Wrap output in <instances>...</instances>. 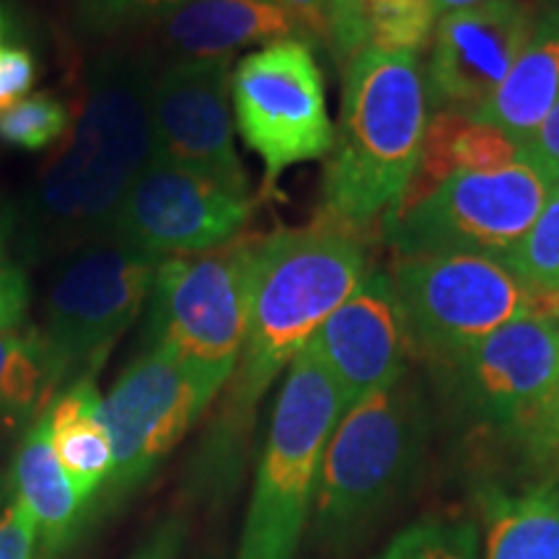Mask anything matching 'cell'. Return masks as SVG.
<instances>
[{
	"instance_id": "cell-1",
	"label": "cell",
	"mask_w": 559,
	"mask_h": 559,
	"mask_svg": "<svg viewBox=\"0 0 559 559\" xmlns=\"http://www.w3.org/2000/svg\"><path fill=\"white\" fill-rule=\"evenodd\" d=\"M366 272L360 230L330 218L251 239L247 337L194 461L202 487L226 489L239 479L264 394Z\"/></svg>"
},
{
	"instance_id": "cell-2",
	"label": "cell",
	"mask_w": 559,
	"mask_h": 559,
	"mask_svg": "<svg viewBox=\"0 0 559 559\" xmlns=\"http://www.w3.org/2000/svg\"><path fill=\"white\" fill-rule=\"evenodd\" d=\"M151 47H111L88 70L86 99L62 148L41 166L13 213L21 260L45 262L111 234L153 158Z\"/></svg>"
},
{
	"instance_id": "cell-3",
	"label": "cell",
	"mask_w": 559,
	"mask_h": 559,
	"mask_svg": "<svg viewBox=\"0 0 559 559\" xmlns=\"http://www.w3.org/2000/svg\"><path fill=\"white\" fill-rule=\"evenodd\" d=\"M428 91L419 52L366 47L345 62L340 122L326 158L321 218L366 230L383 221L419 164Z\"/></svg>"
},
{
	"instance_id": "cell-4",
	"label": "cell",
	"mask_w": 559,
	"mask_h": 559,
	"mask_svg": "<svg viewBox=\"0 0 559 559\" xmlns=\"http://www.w3.org/2000/svg\"><path fill=\"white\" fill-rule=\"evenodd\" d=\"M430 443V407L415 370L342 412L321 459L311 536L342 555L415 487Z\"/></svg>"
},
{
	"instance_id": "cell-5",
	"label": "cell",
	"mask_w": 559,
	"mask_h": 559,
	"mask_svg": "<svg viewBox=\"0 0 559 559\" xmlns=\"http://www.w3.org/2000/svg\"><path fill=\"white\" fill-rule=\"evenodd\" d=\"M342 412L337 383L304 347L272 407L236 559H296L311 523L321 459Z\"/></svg>"
},
{
	"instance_id": "cell-6",
	"label": "cell",
	"mask_w": 559,
	"mask_h": 559,
	"mask_svg": "<svg viewBox=\"0 0 559 559\" xmlns=\"http://www.w3.org/2000/svg\"><path fill=\"white\" fill-rule=\"evenodd\" d=\"M251 241L158 264L145 300L143 349L169 355L218 400L239 362L249 319Z\"/></svg>"
},
{
	"instance_id": "cell-7",
	"label": "cell",
	"mask_w": 559,
	"mask_h": 559,
	"mask_svg": "<svg viewBox=\"0 0 559 559\" xmlns=\"http://www.w3.org/2000/svg\"><path fill=\"white\" fill-rule=\"evenodd\" d=\"M551 181L526 158L502 169L453 174L383 215V241L400 260L477 254L502 260L539 218Z\"/></svg>"
},
{
	"instance_id": "cell-8",
	"label": "cell",
	"mask_w": 559,
	"mask_h": 559,
	"mask_svg": "<svg viewBox=\"0 0 559 559\" xmlns=\"http://www.w3.org/2000/svg\"><path fill=\"white\" fill-rule=\"evenodd\" d=\"M160 262L111 234L60 257L39 326L60 391L96 376L143 313Z\"/></svg>"
},
{
	"instance_id": "cell-9",
	"label": "cell",
	"mask_w": 559,
	"mask_h": 559,
	"mask_svg": "<svg viewBox=\"0 0 559 559\" xmlns=\"http://www.w3.org/2000/svg\"><path fill=\"white\" fill-rule=\"evenodd\" d=\"M412 349L428 366L453 358L508 321L557 311L526 290L506 264L477 254L400 260L391 272Z\"/></svg>"
},
{
	"instance_id": "cell-10",
	"label": "cell",
	"mask_w": 559,
	"mask_h": 559,
	"mask_svg": "<svg viewBox=\"0 0 559 559\" xmlns=\"http://www.w3.org/2000/svg\"><path fill=\"white\" fill-rule=\"evenodd\" d=\"M230 102L243 143L264 166L262 194L293 166L330 156L324 73L306 39H277L243 55L230 73Z\"/></svg>"
},
{
	"instance_id": "cell-11",
	"label": "cell",
	"mask_w": 559,
	"mask_h": 559,
	"mask_svg": "<svg viewBox=\"0 0 559 559\" xmlns=\"http://www.w3.org/2000/svg\"><path fill=\"white\" fill-rule=\"evenodd\" d=\"M559 368V311L513 319L430 366L456 423L510 438L544 400Z\"/></svg>"
},
{
	"instance_id": "cell-12",
	"label": "cell",
	"mask_w": 559,
	"mask_h": 559,
	"mask_svg": "<svg viewBox=\"0 0 559 559\" xmlns=\"http://www.w3.org/2000/svg\"><path fill=\"white\" fill-rule=\"evenodd\" d=\"M213 402L198 376L169 355L143 349L104 396L111 472L102 492L122 500L143 485Z\"/></svg>"
},
{
	"instance_id": "cell-13",
	"label": "cell",
	"mask_w": 559,
	"mask_h": 559,
	"mask_svg": "<svg viewBox=\"0 0 559 559\" xmlns=\"http://www.w3.org/2000/svg\"><path fill=\"white\" fill-rule=\"evenodd\" d=\"M254 213L249 192L207 174L151 158L117 213L111 236L145 254L169 260L236 241Z\"/></svg>"
},
{
	"instance_id": "cell-14",
	"label": "cell",
	"mask_w": 559,
	"mask_h": 559,
	"mask_svg": "<svg viewBox=\"0 0 559 559\" xmlns=\"http://www.w3.org/2000/svg\"><path fill=\"white\" fill-rule=\"evenodd\" d=\"M230 73V60L158 62L151 88L153 158L249 192V174L234 145Z\"/></svg>"
},
{
	"instance_id": "cell-15",
	"label": "cell",
	"mask_w": 559,
	"mask_h": 559,
	"mask_svg": "<svg viewBox=\"0 0 559 559\" xmlns=\"http://www.w3.org/2000/svg\"><path fill=\"white\" fill-rule=\"evenodd\" d=\"M539 9L528 0H489L438 19L425 66L432 111L477 117L534 32Z\"/></svg>"
},
{
	"instance_id": "cell-16",
	"label": "cell",
	"mask_w": 559,
	"mask_h": 559,
	"mask_svg": "<svg viewBox=\"0 0 559 559\" xmlns=\"http://www.w3.org/2000/svg\"><path fill=\"white\" fill-rule=\"evenodd\" d=\"M306 347L337 383L345 409L402 379L415 349L391 275L368 270Z\"/></svg>"
},
{
	"instance_id": "cell-17",
	"label": "cell",
	"mask_w": 559,
	"mask_h": 559,
	"mask_svg": "<svg viewBox=\"0 0 559 559\" xmlns=\"http://www.w3.org/2000/svg\"><path fill=\"white\" fill-rule=\"evenodd\" d=\"M148 32L158 62L230 60L251 45L304 39L277 0H190Z\"/></svg>"
},
{
	"instance_id": "cell-18",
	"label": "cell",
	"mask_w": 559,
	"mask_h": 559,
	"mask_svg": "<svg viewBox=\"0 0 559 559\" xmlns=\"http://www.w3.org/2000/svg\"><path fill=\"white\" fill-rule=\"evenodd\" d=\"M13 498L21 500L37 523L41 557L52 559L73 539L86 502L60 466L50 443L45 412L32 417L11 466Z\"/></svg>"
},
{
	"instance_id": "cell-19",
	"label": "cell",
	"mask_w": 559,
	"mask_h": 559,
	"mask_svg": "<svg viewBox=\"0 0 559 559\" xmlns=\"http://www.w3.org/2000/svg\"><path fill=\"white\" fill-rule=\"evenodd\" d=\"M559 102V24L539 9L534 32L495 96L474 120L526 145Z\"/></svg>"
},
{
	"instance_id": "cell-20",
	"label": "cell",
	"mask_w": 559,
	"mask_h": 559,
	"mask_svg": "<svg viewBox=\"0 0 559 559\" xmlns=\"http://www.w3.org/2000/svg\"><path fill=\"white\" fill-rule=\"evenodd\" d=\"M485 534L479 559H559V481L479 489Z\"/></svg>"
},
{
	"instance_id": "cell-21",
	"label": "cell",
	"mask_w": 559,
	"mask_h": 559,
	"mask_svg": "<svg viewBox=\"0 0 559 559\" xmlns=\"http://www.w3.org/2000/svg\"><path fill=\"white\" fill-rule=\"evenodd\" d=\"M50 443L83 502L94 500L111 472V438L96 376L68 383L45 409Z\"/></svg>"
},
{
	"instance_id": "cell-22",
	"label": "cell",
	"mask_w": 559,
	"mask_h": 559,
	"mask_svg": "<svg viewBox=\"0 0 559 559\" xmlns=\"http://www.w3.org/2000/svg\"><path fill=\"white\" fill-rule=\"evenodd\" d=\"M523 160V145L492 124L453 111L428 117L423 153L402 200H415L461 171H487Z\"/></svg>"
},
{
	"instance_id": "cell-23",
	"label": "cell",
	"mask_w": 559,
	"mask_h": 559,
	"mask_svg": "<svg viewBox=\"0 0 559 559\" xmlns=\"http://www.w3.org/2000/svg\"><path fill=\"white\" fill-rule=\"evenodd\" d=\"M58 394L41 332L26 324L0 332V423L37 417Z\"/></svg>"
},
{
	"instance_id": "cell-24",
	"label": "cell",
	"mask_w": 559,
	"mask_h": 559,
	"mask_svg": "<svg viewBox=\"0 0 559 559\" xmlns=\"http://www.w3.org/2000/svg\"><path fill=\"white\" fill-rule=\"evenodd\" d=\"M544 304L559 300V181L551 187L539 218L500 260Z\"/></svg>"
},
{
	"instance_id": "cell-25",
	"label": "cell",
	"mask_w": 559,
	"mask_h": 559,
	"mask_svg": "<svg viewBox=\"0 0 559 559\" xmlns=\"http://www.w3.org/2000/svg\"><path fill=\"white\" fill-rule=\"evenodd\" d=\"M190 0H68L79 37L111 41L148 32Z\"/></svg>"
},
{
	"instance_id": "cell-26",
	"label": "cell",
	"mask_w": 559,
	"mask_h": 559,
	"mask_svg": "<svg viewBox=\"0 0 559 559\" xmlns=\"http://www.w3.org/2000/svg\"><path fill=\"white\" fill-rule=\"evenodd\" d=\"M479 547L472 521L432 515L400 531L376 559H479Z\"/></svg>"
},
{
	"instance_id": "cell-27",
	"label": "cell",
	"mask_w": 559,
	"mask_h": 559,
	"mask_svg": "<svg viewBox=\"0 0 559 559\" xmlns=\"http://www.w3.org/2000/svg\"><path fill=\"white\" fill-rule=\"evenodd\" d=\"M508 440L531 481H559V368L544 400Z\"/></svg>"
},
{
	"instance_id": "cell-28",
	"label": "cell",
	"mask_w": 559,
	"mask_h": 559,
	"mask_svg": "<svg viewBox=\"0 0 559 559\" xmlns=\"http://www.w3.org/2000/svg\"><path fill=\"white\" fill-rule=\"evenodd\" d=\"M70 128V111L58 96L29 94L0 111V143L24 151H41Z\"/></svg>"
},
{
	"instance_id": "cell-29",
	"label": "cell",
	"mask_w": 559,
	"mask_h": 559,
	"mask_svg": "<svg viewBox=\"0 0 559 559\" xmlns=\"http://www.w3.org/2000/svg\"><path fill=\"white\" fill-rule=\"evenodd\" d=\"M29 280L13 234V213L0 207V332L26 324Z\"/></svg>"
},
{
	"instance_id": "cell-30",
	"label": "cell",
	"mask_w": 559,
	"mask_h": 559,
	"mask_svg": "<svg viewBox=\"0 0 559 559\" xmlns=\"http://www.w3.org/2000/svg\"><path fill=\"white\" fill-rule=\"evenodd\" d=\"M34 79H37V60L32 50L9 37L0 45V111L29 96Z\"/></svg>"
},
{
	"instance_id": "cell-31",
	"label": "cell",
	"mask_w": 559,
	"mask_h": 559,
	"mask_svg": "<svg viewBox=\"0 0 559 559\" xmlns=\"http://www.w3.org/2000/svg\"><path fill=\"white\" fill-rule=\"evenodd\" d=\"M39 547L37 523L21 500L0 510V559H34Z\"/></svg>"
},
{
	"instance_id": "cell-32",
	"label": "cell",
	"mask_w": 559,
	"mask_h": 559,
	"mask_svg": "<svg viewBox=\"0 0 559 559\" xmlns=\"http://www.w3.org/2000/svg\"><path fill=\"white\" fill-rule=\"evenodd\" d=\"M523 158L528 164H534L536 169H542L547 177L559 181V102L551 109V115L544 120V124L534 138L523 145Z\"/></svg>"
},
{
	"instance_id": "cell-33",
	"label": "cell",
	"mask_w": 559,
	"mask_h": 559,
	"mask_svg": "<svg viewBox=\"0 0 559 559\" xmlns=\"http://www.w3.org/2000/svg\"><path fill=\"white\" fill-rule=\"evenodd\" d=\"M285 11L296 19L300 34L306 41H319L326 47L330 37L334 0H277Z\"/></svg>"
},
{
	"instance_id": "cell-34",
	"label": "cell",
	"mask_w": 559,
	"mask_h": 559,
	"mask_svg": "<svg viewBox=\"0 0 559 559\" xmlns=\"http://www.w3.org/2000/svg\"><path fill=\"white\" fill-rule=\"evenodd\" d=\"M181 542H185V528H181V521L171 519L160 523L130 559H179Z\"/></svg>"
},
{
	"instance_id": "cell-35",
	"label": "cell",
	"mask_w": 559,
	"mask_h": 559,
	"mask_svg": "<svg viewBox=\"0 0 559 559\" xmlns=\"http://www.w3.org/2000/svg\"><path fill=\"white\" fill-rule=\"evenodd\" d=\"M489 3V0H432V9H436V16H445V13L453 11H464V9H474V5Z\"/></svg>"
},
{
	"instance_id": "cell-36",
	"label": "cell",
	"mask_w": 559,
	"mask_h": 559,
	"mask_svg": "<svg viewBox=\"0 0 559 559\" xmlns=\"http://www.w3.org/2000/svg\"><path fill=\"white\" fill-rule=\"evenodd\" d=\"M542 9H544V13H549V16L559 24V0H544Z\"/></svg>"
},
{
	"instance_id": "cell-37",
	"label": "cell",
	"mask_w": 559,
	"mask_h": 559,
	"mask_svg": "<svg viewBox=\"0 0 559 559\" xmlns=\"http://www.w3.org/2000/svg\"><path fill=\"white\" fill-rule=\"evenodd\" d=\"M11 37L9 32V21H5V13H3V5H0V45H3L5 39Z\"/></svg>"
}]
</instances>
